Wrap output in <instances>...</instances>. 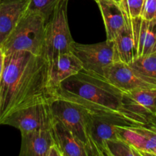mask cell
Here are the masks:
<instances>
[{"label":"cell","mask_w":156,"mask_h":156,"mask_svg":"<svg viewBox=\"0 0 156 156\" xmlns=\"http://www.w3.org/2000/svg\"><path fill=\"white\" fill-rule=\"evenodd\" d=\"M49 71L50 63L43 55L27 51L5 55L0 79V125L17 110L51 103L58 98L50 83Z\"/></svg>","instance_id":"cell-1"},{"label":"cell","mask_w":156,"mask_h":156,"mask_svg":"<svg viewBox=\"0 0 156 156\" xmlns=\"http://www.w3.org/2000/svg\"><path fill=\"white\" fill-rule=\"evenodd\" d=\"M57 94L90 113L127 111L123 106V91L103 76L83 69L61 82Z\"/></svg>","instance_id":"cell-2"},{"label":"cell","mask_w":156,"mask_h":156,"mask_svg":"<svg viewBox=\"0 0 156 156\" xmlns=\"http://www.w3.org/2000/svg\"><path fill=\"white\" fill-rule=\"evenodd\" d=\"M47 19L38 12L27 10L4 42L0 45L5 55L27 51L44 56V34Z\"/></svg>","instance_id":"cell-3"},{"label":"cell","mask_w":156,"mask_h":156,"mask_svg":"<svg viewBox=\"0 0 156 156\" xmlns=\"http://www.w3.org/2000/svg\"><path fill=\"white\" fill-rule=\"evenodd\" d=\"M148 120L128 111L90 113V133L94 156H104V143L117 138V126H134Z\"/></svg>","instance_id":"cell-4"},{"label":"cell","mask_w":156,"mask_h":156,"mask_svg":"<svg viewBox=\"0 0 156 156\" xmlns=\"http://www.w3.org/2000/svg\"><path fill=\"white\" fill-rule=\"evenodd\" d=\"M69 0H59L47 21L44 34V56L49 62L62 53L71 52L72 37L67 18Z\"/></svg>","instance_id":"cell-5"},{"label":"cell","mask_w":156,"mask_h":156,"mask_svg":"<svg viewBox=\"0 0 156 156\" xmlns=\"http://www.w3.org/2000/svg\"><path fill=\"white\" fill-rule=\"evenodd\" d=\"M55 118L65 125L83 144L88 156H94L90 133V112L80 105L59 97L50 103Z\"/></svg>","instance_id":"cell-6"},{"label":"cell","mask_w":156,"mask_h":156,"mask_svg":"<svg viewBox=\"0 0 156 156\" xmlns=\"http://www.w3.org/2000/svg\"><path fill=\"white\" fill-rule=\"evenodd\" d=\"M54 120L50 103L43 102L14 111L5 118L2 125L12 126L24 133L36 129H51Z\"/></svg>","instance_id":"cell-7"},{"label":"cell","mask_w":156,"mask_h":156,"mask_svg":"<svg viewBox=\"0 0 156 156\" xmlns=\"http://www.w3.org/2000/svg\"><path fill=\"white\" fill-rule=\"evenodd\" d=\"M72 53L80 60L84 70L103 76L104 69L116 62L113 41L94 44H82L73 41Z\"/></svg>","instance_id":"cell-8"},{"label":"cell","mask_w":156,"mask_h":156,"mask_svg":"<svg viewBox=\"0 0 156 156\" xmlns=\"http://www.w3.org/2000/svg\"><path fill=\"white\" fill-rule=\"evenodd\" d=\"M117 136L133 146L140 156H156V114L146 123L134 126H117Z\"/></svg>","instance_id":"cell-9"},{"label":"cell","mask_w":156,"mask_h":156,"mask_svg":"<svg viewBox=\"0 0 156 156\" xmlns=\"http://www.w3.org/2000/svg\"><path fill=\"white\" fill-rule=\"evenodd\" d=\"M103 76L123 92L156 88L155 85L143 79L129 64L120 61H116L105 68Z\"/></svg>","instance_id":"cell-10"},{"label":"cell","mask_w":156,"mask_h":156,"mask_svg":"<svg viewBox=\"0 0 156 156\" xmlns=\"http://www.w3.org/2000/svg\"><path fill=\"white\" fill-rule=\"evenodd\" d=\"M141 16L127 15L126 24L114 40L116 61L130 64L138 57V41Z\"/></svg>","instance_id":"cell-11"},{"label":"cell","mask_w":156,"mask_h":156,"mask_svg":"<svg viewBox=\"0 0 156 156\" xmlns=\"http://www.w3.org/2000/svg\"><path fill=\"white\" fill-rule=\"evenodd\" d=\"M124 108L149 120L156 114V88L123 91Z\"/></svg>","instance_id":"cell-12"},{"label":"cell","mask_w":156,"mask_h":156,"mask_svg":"<svg viewBox=\"0 0 156 156\" xmlns=\"http://www.w3.org/2000/svg\"><path fill=\"white\" fill-rule=\"evenodd\" d=\"M98 5L105 23L107 40L114 41L126 24L127 14L114 0H94Z\"/></svg>","instance_id":"cell-13"},{"label":"cell","mask_w":156,"mask_h":156,"mask_svg":"<svg viewBox=\"0 0 156 156\" xmlns=\"http://www.w3.org/2000/svg\"><path fill=\"white\" fill-rule=\"evenodd\" d=\"M55 144L51 129H36L21 133L20 156H47Z\"/></svg>","instance_id":"cell-14"},{"label":"cell","mask_w":156,"mask_h":156,"mask_svg":"<svg viewBox=\"0 0 156 156\" xmlns=\"http://www.w3.org/2000/svg\"><path fill=\"white\" fill-rule=\"evenodd\" d=\"M29 0H0V45L27 12Z\"/></svg>","instance_id":"cell-15"},{"label":"cell","mask_w":156,"mask_h":156,"mask_svg":"<svg viewBox=\"0 0 156 156\" xmlns=\"http://www.w3.org/2000/svg\"><path fill=\"white\" fill-rule=\"evenodd\" d=\"M50 63V83L57 91L62 82L82 69L80 60L72 52L62 53Z\"/></svg>","instance_id":"cell-16"},{"label":"cell","mask_w":156,"mask_h":156,"mask_svg":"<svg viewBox=\"0 0 156 156\" xmlns=\"http://www.w3.org/2000/svg\"><path fill=\"white\" fill-rule=\"evenodd\" d=\"M51 130L62 156H88L83 144L59 120L55 118Z\"/></svg>","instance_id":"cell-17"},{"label":"cell","mask_w":156,"mask_h":156,"mask_svg":"<svg viewBox=\"0 0 156 156\" xmlns=\"http://www.w3.org/2000/svg\"><path fill=\"white\" fill-rule=\"evenodd\" d=\"M156 52V18L151 20L141 17L138 41V57Z\"/></svg>","instance_id":"cell-18"},{"label":"cell","mask_w":156,"mask_h":156,"mask_svg":"<svg viewBox=\"0 0 156 156\" xmlns=\"http://www.w3.org/2000/svg\"><path fill=\"white\" fill-rule=\"evenodd\" d=\"M129 66L143 79L156 85V52L139 56Z\"/></svg>","instance_id":"cell-19"},{"label":"cell","mask_w":156,"mask_h":156,"mask_svg":"<svg viewBox=\"0 0 156 156\" xmlns=\"http://www.w3.org/2000/svg\"><path fill=\"white\" fill-rule=\"evenodd\" d=\"M104 156H140V154L127 142L117 137L105 140Z\"/></svg>","instance_id":"cell-20"},{"label":"cell","mask_w":156,"mask_h":156,"mask_svg":"<svg viewBox=\"0 0 156 156\" xmlns=\"http://www.w3.org/2000/svg\"><path fill=\"white\" fill-rule=\"evenodd\" d=\"M59 1V0H29L27 10L40 12L48 20Z\"/></svg>","instance_id":"cell-21"},{"label":"cell","mask_w":156,"mask_h":156,"mask_svg":"<svg viewBox=\"0 0 156 156\" xmlns=\"http://www.w3.org/2000/svg\"><path fill=\"white\" fill-rule=\"evenodd\" d=\"M145 0H122L120 5L130 18L140 17Z\"/></svg>","instance_id":"cell-22"},{"label":"cell","mask_w":156,"mask_h":156,"mask_svg":"<svg viewBox=\"0 0 156 156\" xmlns=\"http://www.w3.org/2000/svg\"><path fill=\"white\" fill-rule=\"evenodd\" d=\"M141 17L146 20L156 18V0H145Z\"/></svg>","instance_id":"cell-23"},{"label":"cell","mask_w":156,"mask_h":156,"mask_svg":"<svg viewBox=\"0 0 156 156\" xmlns=\"http://www.w3.org/2000/svg\"><path fill=\"white\" fill-rule=\"evenodd\" d=\"M47 156H62V155L61 151L59 150V147L57 146V145L55 143L50 148L48 152H47Z\"/></svg>","instance_id":"cell-24"},{"label":"cell","mask_w":156,"mask_h":156,"mask_svg":"<svg viewBox=\"0 0 156 156\" xmlns=\"http://www.w3.org/2000/svg\"><path fill=\"white\" fill-rule=\"evenodd\" d=\"M4 53H3L2 50L0 47V79H1V76L3 70V66H4Z\"/></svg>","instance_id":"cell-25"},{"label":"cell","mask_w":156,"mask_h":156,"mask_svg":"<svg viewBox=\"0 0 156 156\" xmlns=\"http://www.w3.org/2000/svg\"><path fill=\"white\" fill-rule=\"evenodd\" d=\"M114 1H115L116 2H117V3H119V4H120V2H122V0H114Z\"/></svg>","instance_id":"cell-26"}]
</instances>
